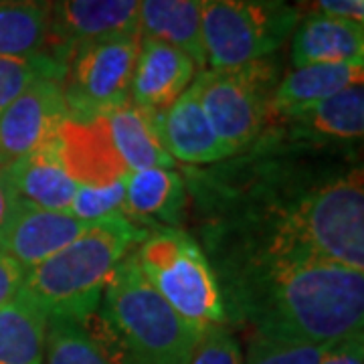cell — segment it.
<instances>
[{
	"label": "cell",
	"instance_id": "cell-28",
	"mask_svg": "<svg viewBox=\"0 0 364 364\" xmlns=\"http://www.w3.org/2000/svg\"><path fill=\"white\" fill-rule=\"evenodd\" d=\"M188 364H243V348L229 324L207 328L196 342Z\"/></svg>",
	"mask_w": 364,
	"mask_h": 364
},
{
	"label": "cell",
	"instance_id": "cell-8",
	"mask_svg": "<svg viewBox=\"0 0 364 364\" xmlns=\"http://www.w3.org/2000/svg\"><path fill=\"white\" fill-rule=\"evenodd\" d=\"M140 39L130 33L77 41L55 55L69 117H104L130 102Z\"/></svg>",
	"mask_w": 364,
	"mask_h": 364
},
{
	"label": "cell",
	"instance_id": "cell-34",
	"mask_svg": "<svg viewBox=\"0 0 364 364\" xmlns=\"http://www.w3.org/2000/svg\"><path fill=\"white\" fill-rule=\"evenodd\" d=\"M356 2H363V4H364V0H356Z\"/></svg>",
	"mask_w": 364,
	"mask_h": 364
},
{
	"label": "cell",
	"instance_id": "cell-7",
	"mask_svg": "<svg viewBox=\"0 0 364 364\" xmlns=\"http://www.w3.org/2000/svg\"><path fill=\"white\" fill-rule=\"evenodd\" d=\"M282 79V59L269 55L245 65L196 73L200 104L233 154L251 148L267 132L273 93Z\"/></svg>",
	"mask_w": 364,
	"mask_h": 364
},
{
	"label": "cell",
	"instance_id": "cell-10",
	"mask_svg": "<svg viewBox=\"0 0 364 364\" xmlns=\"http://www.w3.org/2000/svg\"><path fill=\"white\" fill-rule=\"evenodd\" d=\"M363 136L364 85L358 83L324 102L273 116L269 128L261 138L328 148L354 144L363 140Z\"/></svg>",
	"mask_w": 364,
	"mask_h": 364
},
{
	"label": "cell",
	"instance_id": "cell-4",
	"mask_svg": "<svg viewBox=\"0 0 364 364\" xmlns=\"http://www.w3.org/2000/svg\"><path fill=\"white\" fill-rule=\"evenodd\" d=\"M148 235L122 215L93 223L67 247L26 269L23 291L47 316L83 326L97 312L114 269Z\"/></svg>",
	"mask_w": 364,
	"mask_h": 364
},
{
	"label": "cell",
	"instance_id": "cell-30",
	"mask_svg": "<svg viewBox=\"0 0 364 364\" xmlns=\"http://www.w3.org/2000/svg\"><path fill=\"white\" fill-rule=\"evenodd\" d=\"M25 282V269L0 251V308L18 296Z\"/></svg>",
	"mask_w": 364,
	"mask_h": 364
},
{
	"label": "cell",
	"instance_id": "cell-17",
	"mask_svg": "<svg viewBox=\"0 0 364 364\" xmlns=\"http://www.w3.org/2000/svg\"><path fill=\"white\" fill-rule=\"evenodd\" d=\"M291 35L294 67L364 63L363 23L310 13L299 18Z\"/></svg>",
	"mask_w": 364,
	"mask_h": 364
},
{
	"label": "cell",
	"instance_id": "cell-24",
	"mask_svg": "<svg viewBox=\"0 0 364 364\" xmlns=\"http://www.w3.org/2000/svg\"><path fill=\"white\" fill-rule=\"evenodd\" d=\"M43 364H112L87 330L73 320L49 316Z\"/></svg>",
	"mask_w": 364,
	"mask_h": 364
},
{
	"label": "cell",
	"instance_id": "cell-23",
	"mask_svg": "<svg viewBox=\"0 0 364 364\" xmlns=\"http://www.w3.org/2000/svg\"><path fill=\"white\" fill-rule=\"evenodd\" d=\"M51 16L53 0H0V55H49Z\"/></svg>",
	"mask_w": 364,
	"mask_h": 364
},
{
	"label": "cell",
	"instance_id": "cell-12",
	"mask_svg": "<svg viewBox=\"0 0 364 364\" xmlns=\"http://www.w3.org/2000/svg\"><path fill=\"white\" fill-rule=\"evenodd\" d=\"M158 128L166 152L184 168H207L235 156L210 124L195 81L166 112L158 114Z\"/></svg>",
	"mask_w": 364,
	"mask_h": 364
},
{
	"label": "cell",
	"instance_id": "cell-22",
	"mask_svg": "<svg viewBox=\"0 0 364 364\" xmlns=\"http://www.w3.org/2000/svg\"><path fill=\"white\" fill-rule=\"evenodd\" d=\"M49 316L31 296H18L0 308V364H43Z\"/></svg>",
	"mask_w": 364,
	"mask_h": 364
},
{
	"label": "cell",
	"instance_id": "cell-13",
	"mask_svg": "<svg viewBox=\"0 0 364 364\" xmlns=\"http://www.w3.org/2000/svg\"><path fill=\"white\" fill-rule=\"evenodd\" d=\"M198 67L188 53L164 41L142 37L132 77L130 102L162 114L195 81Z\"/></svg>",
	"mask_w": 364,
	"mask_h": 364
},
{
	"label": "cell",
	"instance_id": "cell-9",
	"mask_svg": "<svg viewBox=\"0 0 364 364\" xmlns=\"http://www.w3.org/2000/svg\"><path fill=\"white\" fill-rule=\"evenodd\" d=\"M69 117L59 77L33 81L0 114V170L55 138Z\"/></svg>",
	"mask_w": 364,
	"mask_h": 364
},
{
	"label": "cell",
	"instance_id": "cell-18",
	"mask_svg": "<svg viewBox=\"0 0 364 364\" xmlns=\"http://www.w3.org/2000/svg\"><path fill=\"white\" fill-rule=\"evenodd\" d=\"M14 193L31 205L67 213L77 184L67 174L59 134L4 170Z\"/></svg>",
	"mask_w": 364,
	"mask_h": 364
},
{
	"label": "cell",
	"instance_id": "cell-16",
	"mask_svg": "<svg viewBox=\"0 0 364 364\" xmlns=\"http://www.w3.org/2000/svg\"><path fill=\"white\" fill-rule=\"evenodd\" d=\"M59 148L67 174L77 186L114 184L130 172L112 142L105 117H67L59 130Z\"/></svg>",
	"mask_w": 364,
	"mask_h": 364
},
{
	"label": "cell",
	"instance_id": "cell-14",
	"mask_svg": "<svg viewBox=\"0 0 364 364\" xmlns=\"http://www.w3.org/2000/svg\"><path fill=\"white\" fill-rule=\"evenodd\" d=\"M188 210V191L174 168L130 170L124 178L122 217L148 233L181 229Z\"/></svg>",
	"mask_w": 364,
	"mask_h": 364
},
{
	"label": "cell",
	"instance_id": "cell-31",
	"mask_svg": "<svg viewBox=\"0 0 364 364\" xmlns=\"http://www.w3.org/2000/svg\"><path fill=\"white\" fill-rule=\"evenodd\" d=\"M316 11L314 13L328 14V16H338L348 18L356 23H364V4L356 0H312Z\"/></svg>",
	"mask_w": 364,
	"mask_h": 364
},
{
	"label": "cell",
	"instance_id": "cell-3",
	"mask_svg": "<svg viewBox=\"0 0 364 364\" xmlns=\"http://www.w3.org/2000/svg\"><path fill=\"white\" fill-rule=\"evenodd\" d=\"M112 364H188L200 334L144 277L132 251L83 324Z\"/></svg>",
	"mask_w": 364,
	"mask_h": 364
},
{
	"label": "cell",
	"instance_id": "cell-29",
	"mask_svg": "<svg viewBox=\"0 0 364 364\" xmlns=\"http://www.w3.org/2000/svg\"><path fill=\"white\" fill-rule=\"evenodd\" d=\"M318 364H364V336L356 334L328 346Z\"/></svg>",
	"mask_w": 364,
	"mask_h": 364
},
{
	"label": "cell",
	"instance_id": "cell-11",
	"mask_svg": "<svg viewBox=\"0 0 364 364\" xmlns=\"http://www.w3.org/2000/svg\"><path fill=\"white\" fill-rule=\"evenodd\" d=\"M91 225L69 213L41 208L18 198L11 217L0 227V251L26 272L67 247Z\"/></svg>",
	"mask_w": 364,
	"mask_h": 364
},
{
	"label": "cell",
	"instance_id": "cell-26",
	"mask_svg": "<svg viewBox=\"0 0 364 364\" xmlns=\"http://www.w3.org/2000/svg\"><path fill=\"white\" fill-rule=\"evenodd\" d=\"M332 346V344H330ZM328 346L249 336L243 364H318Z\"/></svg>",
	"mask_w": 364,
	"mask_h": 364
},
{
	"label": "cell",
	"instance_id": "cell-19",
	"mask_svg": "<svg viewBox=\"0 0 364 364\" xmlns=\"http://www.w3.org/2000/svg\"><path fill=\"white\" fill-rule=\"evenodd\" d=\"M105 117L112 142L128 170L174 168L160 136L158 114L146 112L132 102L119 105Z\"/></svg>",
	"mask_w": 364,
	"mask_h": 364
},
{
	"label": "cell",
	"instance_id": "cell-33",
	"mask_svg": "<svg viewBox=\"0 0 364 364\" xmlns=\"http://www.w3.org/2000/svg\"><path fill=\"white\" fill-rule=\"evenodd\" d=\"M291 2H296V4H298V6H299V4H301L304 0H291Z\"/></svg>",
	"mask_w": 364,
	"mask_h": 364
},
{
	"label": "cell",
	"instance_id": "cell-5",
	"mask_svg": "<svg viewBox=\"0 0 364 364\" xmlns=\"http://www.w3.org/2000/svg\"><path fill=\"white\" fill-rule=\"evenodd\" d=\"M134 255L150 286L198 332L227 324L215 269L193 235L184 229H160L148 235Z\"/></svg>",
	"mask_w": 364,
	"mask_h": 364
},
{
	"label": "cell",
	"instance_id": "cell-25",
	"mask_svg": "<svg viewBox=\"0 0 364 364\" xmlns=\"http://www.w3.org/2000/svg\"><path fill=\"white\" fill-rule=\"evenodd\" d=\"M49 75L61 79V65L51 55H35V57L0 55V114L33 81Z\"/></svg>",
	"mask_w": 364,
	"mask_h": 364
},
{
	"label": "cell",
	"instance_id": "cell-6",
	"mask_svg": "<svg viewBox=\"0 0 364 364\" xmlns=\"http://www.w3.org/2000/svg\"><path fill=\"white\" fill-rule=\"evenodd\" d=\"M299 21L291 0H200L207 69H227L275 55Z\"/></svg>",
	"mask_w": 364,
	"mask_h": 364
},
{
	"label": "cell",
	"instance_id": "cell-20",
	"mask_svg": "<svg viewBox=\"0 0 364 364\" xmlns=\"http://www.w3.org/2000/svg\"><path fill=\"white\" fill-rule=\"evenodd\" d=\"M364 63L294 67L282 75L273 93V116L324 102L340 91L363 83Z\"/></svg>",
	"mask_w": 364,
	"mask_h": 364
},
{
	"label": "cell",
	"instance_id": "cell-21",
	"mask_svg": "<svg viewBox=\"0 0 364 364\" xmlns=\"http://www.w3.org/2000/svg\"><path fill=\"white\" fill-rule=\"evenodd\" d=\"M140 35L164 41L207 69L200 35V0H140Z\"/></svg>",
	"mask_w": 364,
	"mask_h": 364
},
{
	"label": "cell",
	"instance_id": "cell-32",
	"mask_svg": "<svg viewBox=\"0 0 364 364\" xmlns=\"http://www.w3.org/2000/svg\"><path fill=\"white\" fill-rule=\"evenodd\" d=\"M18 196L14 193L13 184L9 182V176L4 170H0V227L6 223V219L11 217L14 205H16Z\"/></svg>",
	"mask_w": 364,
	"mask_h": 364
},
{
	"label": "cell",
	"instance_id": "cell-1",
	"mask_svg": "<svg viewBox=\"0 0 364 364\" xmlns=\"http://www.w3.org/2000/svg\"><path fill=\"white\" fill-rule=\"evenodd\" d=\"M336 148L261 138L210 168H186L213 269L330 261L364 272V170Z\"/></svg>",
	"mask_w": 364,
	"mask_h": 364
},
{
	"label": "cell",
	"instance_id": "cell-2",
	"mask_svg": "<svg viewBox=\"0 0 364 364\" xmlns=\"http://www.w3.org/2000/svg\"><path fill=\"white\" fill-rule=\"evenodd\" d=\"M227 324L249 336L336 344L364 334V272L330 261H259L215 272Z\"/></svg>",
	"mask_w": 364,
	"mask_h": 364
},
{
	"label": "cell",
	"instance_id": "cell-27",
	"mask_svg": "<svg viewBox=\"0 0 364 364\" xmlns=\"http://www.w3.org/2000/svg\"><path fill=\"white\" fill-rule=\"evenodd\" d=\"M124 181L105 186H77L69 205V215L87 223H97L122 215Z\"/></svg>",
	"mask_w": 364,
	"mask_h": 364
},
{
	"label": "cell",
	"instance_id": "cell-15",
	"mask_svg": "<svg viewBox=\"0 0 364 364\" xmlns=\"http://www.w3.org/2000/svg\"><path fill=\"white\" fill-rule=\"evenodd\" d=\"M130 33L140 35V0H53V59L77 41Z\"/></svg>",
	"mask_w": 364,
	"mask_h": 364
}]
</instances>
